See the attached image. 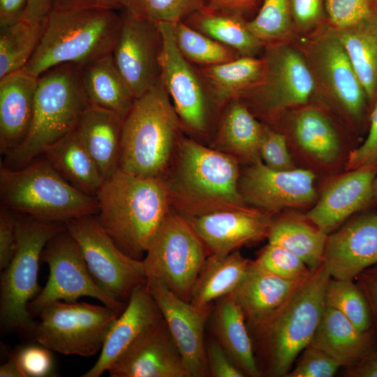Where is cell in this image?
Masks as SVG:
<instances>
[{"label": "cell", "mask_w": 377, "mask_h": 377, "mask_svg": "<svg viewBox=\"0 0 377 377\" xmlns=\"http://www.w3.org/2000/svg\"><path fill=\"white\" fill-rule=\"evenodd\" d=\"M332 276L323 262L276 310L247 325L260 376H286L309 345L326 307Z\"/></svg>", "instance_id": "cell-1"}, {"label": "cell", "mask_w": 377, "mask_h": 377, "mask_svg": "<svg viewBox=\"0 0 377 377\" xmlns=\"http://www.w3.org/2000/svg\"><path fill=\"white\" fill-rule=\"evenodd\" d=\"M96 198V217L103 228L122 251L142 260L170 211L165 180L118 168L104 180Z\"/></svg>", "instance_id": "cell-2"}, {"label": "cell", "mask_w": 377, "mask_h": 377, "mask_svg": "<svg viewBox=\"0 0 377 377\" xmlns=\"http://www.w3.org/2000/svg\"><path fill=\"white\" fill-rule=\"evenodd\" d=\"M120 22L117 10L52 9L38 46L22 69L38 77L57 65L83 66L110 55Z\"/></svg>", "instance_id": "cell-3"}, {"label": "cell", "mask_w": 377, "mask_h": 377, "mask_svg": "<svg viewBox=\"0 0 377 377\" xmlns=\"http://www.w3.org/2000/svg\"><path fill=\"white\" fill-rule=\"evenodd\" d=\"M171 179L165 181L170 200L180 214L191 218L220 209L246 206L239 188L235 156L186 138L178 142Z\"/></svg>", "instance_id": "cell-4"}, {"label": "cell", "mask_w": 377, "mask_h": 377, "mask_svg": "<svg viewBox=\"0 0 377 377\" xmlns=\"http://www.w3.org/2000/svg\"><path fill=\"white\" fill-rule=\"evenodd\" d=\"M89 106L80 66L63 64L43 73L38 77L29 130L23 141L5 156L3 166L18 169L41 156L75 129L81 114Z\"/></svg>", "instance_id": "cell-5"}, {"label": "cell", "mask_w": 377, "mask_h": 377, "mask_svg": "<svg viewBox=\"0 0 377 377\" xmlns=\"http://www.w3.org/2000/svg\"><path fill=\"white\" fill-rule=\"evenodd\" d=\"M182 124L160 77L134 100L123 120L119 168L140 177H162Z\"/></svg>", "instance_id": "cell-6"}, {"label": "cell", "mask_w": 377, "mask_h": 377, "mask_svg": "<svg viewBox=\"0 0 377 377\" xmlns=\"http://www.w3.org/2000/svg\"><path fill=\"white\" fill-rule=\"evenodd\" d=\"M1 206L35 219L66 223L97 215L96 198L68 184L41 155L25 166L0 169Z\"/></svg>", "instance_id": "cell-7"}, {"label": "cell", "mask_w": 377, "mask_h": 377, "mask_svg": "<svg viewBox=\"0 0 377 377\" xmlns=\"http://www.w3.org/2000/svg\"><path fill=\"white\" fill-rule=\"evenodd\" d=\"M66 228L65 223L40 221L17 214L16 250L1 274L2 330L34 336L37 323L27 306L40 291L38 283L39 262L47 242Z\"/></svg>", "instance_id": "cell-8"}, {"label": "cell", "mask_w": 377, "mask_h": 377, "mask_svg": "<svg viewBox=\"0 0 377 377\" xmlns=\"http://www.w3.org/2000/svg\"><path fill=\"white\" fill-rule=\"evenodd\" d=\"M297 47L311 71L315 92L355 129L368 126L371 108L366 92L335 29L329 24L321 26Z\"/></svg>", "instance_id": "cell-9"}, {"label": "cell", "mask_w": 377, "mask_h": 377, "mask_svg": "<svg viewBox=\"0 0 377 377\" xmlns=\"http://www.w3.org/2000/svg\"><path fill=\"white\" fill-rule=\"evenodd\" d=\"M264 66L257 82L238 99L261 117L274 120L288 109L304 106L315 92L304 54L287 40L264 45Z\"/></svg>", "instance_id": "cell-10"}, {"label": "cell", "mask_w": 377, "mask_h": 377, "mask_svg": "<svg viewBox=\"0 0 377 377\" xmlns=\"http://www.w3.org/2000/svg\"><path fill=\"white\" fill-rule=\"evenodd\" d=\"M209 255L188 219L170 211L142 260L147 279L161 282L177 296L190 302Z\"/></svg>", "instance_id": "cell-11"}, {"label": "cell", "mask_w": 377, "mask_h": 377, "mask_svg": "<svg viewBox=\"0 0 377 377\" xmlns=\"http://www.w3.org/2000/svg\"><path fill=\"white\" fill-rule=\"evenodd\" d=\"M119 316L105 305L58 301L40 312L34 337L50 350L90 357L101 350Z\"/></svg>", "instance_id": "cell-12"}, {"label": "cell", "mask_w": 377, "mask_h": 377, "mask_svg": "<svg viewBox=\"0 0 377 377\" xmlns=\"http://www.w3.org/2000/svg\"><path fill=\"white\" fill-rule=\"evenodd\" d=\"M66 226L78 244L94 280L109 297L127 303L134 289L147 283L142 260L122 251L96 215L72 219Z\"/></svg>", "instance_id": "cell-13"}, {"label": "cell", "mask_w": 377, "mask_h": 377, "mask_svg": "<svg viewBox=\"0 0 377 377\" xmlns=\"http://www.w3.org/2000/svg\"><path fill=\"white\" fill-rule=\"evenodd\" d=\"M41 260L48 265L50 274L45 287L28 304L33 318L54 302H75L82 297L96 299L119 314L126 308L127 303L109 297L97 285L78 244L66 228L47 242Z\"/></svg>", "instance_id": "cell-14"}, {"label": "cell", "mask_w": 377, "mask_h": 377, "mask_svg": "<svg viewBox=\"0 0 377 377\" xmlns=\"http://www.w3.org/2000/svg\"><path fill=\"white\" fill-rule=\"evenodd\" d=\"M121 22L112 50L114 63L135 99L161 77L163 37L158 23L121 9Z\"/></svg>", "instance_id": "cell-15"}, {"label": "cell", "mask_w": 377, "mask_h": 377, "mask_svg": "<svg viewBox=\"0 0 377 377\" xmlns=\"http://www.w3.org/2000/svg\"><path fill=\"white\" fill-rule=\"evenodd\" d=\"M157 23L163 37L161 79L182 124L193 132L205 133L209 124V106L214 104L207 85L198 69L179 52L173 23Z\"/></svg>", "instance_id": "cell-16"}, {"label": "cell", "mask_w": 377, "mask_h": 377, "mask_svg": "<svg viewBox=\"0 0 377 377\" xmlns=\"http://www.w3.org/2000/svg\"><path fill=\"white\" fill-rule=\"evenodd\" d=\"M315 179L310 170H274L259 159L244 172L239 188L246 204L272 216L286 209L313 205L318 199Z\"/></svg>", "instance_id": "cell-17"}, {"label": "cell", "mask_w": 377, "mask_h": 377, "mask_svg": "<svg viewBox=\"0 0 377 377\" xmlns=\"http://www.w3.org/2000/svg\"><path fill=\"white\" fill-rule=\"evenodd\" d=\"M147 286L178 347L190 377H209L205 332L214 303L198 307L177 296L160 281L147 279Z\"/></svg>", "instance_id": "cell-18"}, {"label": "cell", "mask_w": 377, "mask_h": 377, "mask_svg": "<svg viewBox=\"0 0 377 377\" xmlns=\"http://www.w3.org/2000/svg\"><path fill=\"white\" fill-rule=\"evenodd\" d=\"M332 278L352 280L377 265V213L364 212L328 235L324 256Z\"/></svg>", "instance_id": "cell-19"}, {"label": "cell", "mask_w": 377, "mask_h": 377, "mask_svg": "<svg viewBox=\"0 0 377 377\" xmlns=\"http://www.w3.org/2000/svg\"><path fill=\"white\" fill-rule=\"evenodd\" d=\"M376 175L377 164L348 170L326 186L304 216L327 235L330 234L374 202L373 184Z\"/></svg>", "instance_id": "cell-20"}, {"label": "cell", "mask_w": 377, "mask_h": 377, "mask_svg": "<svg viewBox=\"0 0 377 377\" xmlns=\"http://www.w3.org/2000/svg\"><path fill=\"white\" fill-rule=\"evenodd\" d=\"M209 254L226 255L268 236L271 216L247 206L187 218Z\"/></svg>", "instance_id": "cell-21"}, {"label": "cell", "mask_w": 377, "mask_h": 377, "mask_svg": "<svg viewBox=\"0 0 377 377\" xmlns=\"http://www.w3.org/2000/svg\"><path fill=\"white\" fill-rule=\"evenodd\" d=\"M108 372L111 377H190L163 317Z\"/></svg>", "instance_id": "cell-22"}, {"label": "cell", "mask_w": 377, "mask_h": 377, "mask_svg": "<svg viewBox=\"0 0 377 377\" xmlns=\"http://www.w3.org/2000/svg\"><path fill=\"white\" fill-rule=\"evenodd\" d=\"M162 317L147 283L135 288L111 327L99 357L82 377H99L108 371Z\"/></svg>", "instance_id": "cell-23"}, {"label": "cell", "mask_w": 377, "mask_h": 377, "mask_svg": "<svg viewBox=\"0 0 377 377\" xmlns=\"http://www.w3.org/2000/svg\"><path fill=\"white\" fill-rule=\"evenodd\" d=\"M38 77L23 69L0 79V151L6 156L26 137L32 120Z\"/></svg>", "instance_id": "cell-24"}, {"label": "cell", "mask_w": 377, "mask_h": 377, "mask_svg": "<svg viewBox=\"0 0 377 377\" xmlns=\"http://www.w3.org/2000/svg\"><path fill=\"white\" fill-rule=\"evenodd\" d=\"M207 327L245 376H260L244 315L232 293L214 302Z\"/></svg>", "instance_id": "cell-25"}, {"label": "cell", "mask_w": 377, "mask_h": 377, "mask_svg": "<svg viewBox=\"0 0 377 377\" xmlns=\"http://www.w3.org/2000/svg\"><path fill=\"white\" fill-rule=\"evenodd\" d=\"M309 345L348 367L377 349V337L373 330H360L341 312L326 306Z\"/></svg>", "instance_id": "cell-26"}, {"label": "cell", "mask_w": 377, "mask_h": 377, "mask_svg": "<svg viewBox=\"0 0 377 377\" xmlns=\"http://www.w3.org/2000/svg\"><path fill=\"white\" fill-rule=\"evenodd\" d=\"M123 120L112 112L90 105L75 128L105 179L119 168Z\"/></svg>", "instance_id": "cell-27"}, {"label": "cell", "mask_w": 377, "mask_h": 377, "mask_svg": "<svg viewBox=\"0 0 377 377\" xmlns=\"http://www.w3.org/2000/svg\"><path fill=\"white\" fill-rule=\"evenodd\" d=\"M305 278L283 279L251 260L246 275L232 293L243 311L246 324L251 325L280 306Z\"/></svg>", "instance_id": "cell-28"}, {"label": "cell", "mask_w": 377, "mask_h": 377, "mask_svg": "<svg viewBox=\"0 0 377 377\" xmlns=\"http://www.w3.org/2000/svg\"><path fill=\"white\" fill-rule=\"evenodd\" d=\"M42 155L72 186L96 198L105 179L75 129L50 146Z\"/></svg>", "instance_id": "cell-29"}, {"label": "cell", "mask_w": 377, "mask_h": 377, "mask_svg": "<svg viewBox=\"0 0 377 377\" xmlns=\"http://www.w3.org/2000/svg\"><path fill=\"white\" fill-rule=\"evenodd\" d=\"M335 31L364 89L371 110L377 101V8L375 3L364 17Z\"/></svg>", "instance_id": "cell-30"}, {"label": "cell", "mask_w": 377, "mask_h": 377, "mask_svg": "<svg viewBox=\"0 0 377 377\" xmlns=\"http://www.w3.org/2000/svg\"><path fill=\"white\" fill-rule=\"evenodd\" d=\"M290 127L297 146L315 162L329 166L340 158L341 140L333 123L323 110L302 106L293 116Z\"/></svg>", "instance_id": "cell-31"}, {"label": "cell", "mask_w": 377, "mask_h": 377, "mask_svg": "<svg viewBox=\"0 0 377 377\" xmlns=\"http://www.w3.org/2000/svg\"><path fill=\"white\" fill-rule=\"evenodd\" d=\"M251 263V260L243 257L238 249L226 255L209 254L198 276L190 302L205 307L233 293Z\"/></svg>", "instance_id": "cell-32"}, {"label": "cell", "mask_w": 377, "mask_h": 377, "mask_svg": "<svg viewBox=\"0 0 377 377\" xmlns=\"http://www.w3.org/2000/svg\"><path fill=\"white\" fill-rule=\"evenodd\" d=\"M83 87L91 106L124 119L135 98L117 70L112 54L81 66Z\"/></svg>", "instance_id": "cell-33"}, {"label": "cell", "mask_w": 377, "mask_h": 377, "mask_svg": "<svg viewBox=\"0 0 377 377\" xmlns=\"http://www.w3.org/2000/svg\"><path fill=\"white\" fill-rule=\"evenodd\" d=\"M216 140L221 151L253 163L260 158L259 149L264 124L240 99L227 103ZM219 150V151H221Z\"/></svg>", "instance_id": "cell-34"}, {"label": "cell", "mask_w": 377, "mask_h": 377, "mask_svg": "<svg viewBox=\"0 0 377 377\" xmlns=\"http://www.w3.org/2000/svg\"><path fill=\"white\" fill-rule=\"evenodd\" d=\"M184 22L240 56L255 57L265 45L249 31L239 13L205 6Z\"/></svg>", "instance_id": "cell-35"}, {"label": "cell", "mask_w": 377, "mask_h": 377, "mask_svg": "<svg viewBox=\"0 0 377 377\" xmlns=\"http://www.w3.org/2000/svg\"><path fill=\"white\" fill-rule=\"evenodd\" d=\"M264 62L263 58L240 56L221 64L198 69L214 104L222 106L239 98L259 80Z\"/></svg>", "instance_id": "cell-36"}, {"label": "cell", "mask_w": 377, "mask_h": 377, "mask_svg": "<svg viewBox=\"0 0 377 377\" xmlns=\"http://www.w3.org/2000/svg\"><path fill=\"white\" fill-rule=\"evenodd\" d=\"M327 236L304 216H285L272 221L267 239L296 255L312 270L323 262Z\"/></svg>", "instance_id": "cell-37"}, {"label": "cell", "mask_w": 377, "mask_h": 377, "mask_svg": "<svg viewBox=\"0 0 377 377\" xmlns=\"http://www.w3.org/2000/svg\"><path fill=\"white\" fill-rule=\"evenodd\" d=\"M44 24L21 20L0 25V79L25 66L38 46Z\"/></svg>", "instance_id": "cell-38"}, {"label": "cell", "mask_w": 377, "mask_h": 377, "mask_svg": "<svg viewBox=\"0 0 377 377\" xmlns=\"http://www.w3.org/2000/svg\"><path fill=\"white\" fill-rule=\"evenodd\" d=\"M176 45L183 57L191 64L208 66L229 61L240 57L239 53L183 21L173 23Z\"/></svg>", "instance_id": "cell-39"}, {"label": "cell", "mask_w": 377, "mask_h": 377, "mask_svg": "<svg viewBox=\"0 0 377 377\" xmlns=\"http://www.w3.org/2000/svg\"><path fill=\"white\" fill-rule=\"evenodd\" d=\"M326 306L341 312L360 330H372L367 300L353 281L331 278L326 292Z\"/></svg>", "instance_id": "cell-40"}, {"label": "cell", "mask_w": 377, "mask_h": 377, "mask_svg": "<svg viewBox=\"0 0 377 377\" xmlns=\"http://www.w3.org/2000/svg\"><path fill=\"white\" fill-rule=\"evenodd\" d=\"M246 25L265 44L287 40L293 27L290 0H264L257 16Z\"/></svg>", "instance_id": "cell-41"}, {"label": "cell", "mask_w": 377, "mask_h": 377, "mask_svg": "<svg viewBox=\"0 0 377 377\" xmlns=\"http://www.w3.org/2000/svg\"><path fill=\"white\" fill-rule=\"evenodd\" d=\"M205 6V0H122V8L156 22H184Z\"/></svg>", "instance_id": "cell-42"}, {"label": "cell", "mask_w": 377, "mask_h": 377, "mask_svg": "<svg viewBox=\"0 0 377 377\" xmlns=\"http://www.w3.org/2000/svg\"><path fill=\"white\" fill-rule=\"evenodd\" d=\"M254 261L264 269L286 279H302L311 272L296 255L282 246L270 243L260 251Z\"/></svg>", "instance_id": "cell-43"}, {"label": "cell", "mask_w": 377, "mask_h": 377, "mask_svg": "<svg viewBox=\"0 0 377 377\" xmlns=\"http://www.w3.org/2000/svg\"><path fill=\"white\" fill-rule=\"evenodd\" d=\"M259 153L262 161L270 169L289 170L295 168L286 137L266 125L264 126Z\"/></svg>", "instance_id": "cell-44"}, {"label": "cell", "mask_w": 377, "mask_h": 377, "mask_svg": "<svg viewBox=\"0 0 377 377\" xmlns=\"http://www.w3.org/2000/svg\"><path fill=\"white\" fill-rule=\"evenodd\" d=\"M339 367L327 353L309 345L302 350L296 366L286 377H332Z\"/></svg>", "instance_id": "cell-45"}, {"label": "cell", "mask_w": 377, "mask_h": 377, "mask_svg": "<svg viewBox=\"0 0 377 377\" xmlns=\"http://www.w3.org/2000/svg\"><path fill=\"white\" fill-rule=\"evenodd\" d=\"M329 24L335 29L347 27L369 13L374 0H324Z\"/></svg>", "instance_id": "cell-46"}, {"label": "cell", "mask_w": 377, "mask_h": 377, "mask_svg": "<svg viewBox=\"0 0 377 377\" xmlns=\"http://www.w3.org/2000/svg\"><path fill=\"white\" fill-rule=\"evenodd\" d=\"M14 354L27 376L45 377L54 374L50 350L41 344L24 346Z\"/></svg>", "instance_id": "cell-47"}, {"label": "cell", "mask_w": 377, "mask_h": 377, "mask_svg": "<svg viewBox=\"0 0 377 377\" xmlns=\"http://www.w3.org/2000/svg\"><path fill=\"white\" fill-rule=\"evenodd\" d=\"M346 161L347 170L377 164V101L370 112L365 139L362 144L350 151Z\"/></svg>", "instance_id": "cell-48"}, {"label": "cell", "mask_w": 377, "mask_h": 377, "mask_svg": "<svg viewBox=\"0 0 377 377\" xmlns=\"http://www.w3.org/2000/svg\"><path fill=\"white\" fill-rule=\"evenodd\" d=\"M205 350L207 367L211 377H244L218 341L211 334L206 336Z\"/></svg>", "instance_id": "cell-49"}, {"label": "cell", "mask_w": 377, "mask_h": 377, "mask_svg": "<svg viewBox=\"0 0 377 377\" xmlns=\"http://www.w3.org/2000/svg\"><path fill=\"white\" fill-rule=\"evenodd\" d=\"M293 26L300 31L316 28L324 16V0H290Z\"/></svg>", "instance_id": "cell-50"}, {"label": "cell", "mask_w": 377, "mask_h": 377, "mask_svg": "<svg viewBox=\"0 0 377 377\" xmlns=\"http://www.w3.org/2000/svg\"><path fill=\"white\" fill-rule=\"evenodd\" d=\"M17 214L6 207L0 209V269L10 263L17 246Z\"/></svg>", "instance_id": "cell-51"}, {"label": "cell", "mask_w": 377, "mask_h": 377, "mask_svg": "<svg viewBox=\"0 0 377 377\" xmlns=\"http://www.w3.org/2000/svg\"><path fill=\"white\" fill-rule=\"evenodd\" d=\"M356 279L367 300L372 319L371 330L377 337V265L364 270Z\"/></svg>", "instance_id": "cell-52"}, {"label": "cell", "mask_w": 377, "mask_h": 377, "mask_svg": "<svg viewBox=\"0 0 377 377\" xmlns=\"http://www.w3.org/2000/svg\"><path fill=\"white\" fill-rule=\"evenodd\" d=\"M122 8V0H54L52 9L105 8L119 10Z\"/></svg>", "instance_id": "cell-53"}, {"label": "cell", "mask_w": 377, "mask_h": 377, "mask_svg": "<svg viewBox=\"0 0 377 377\" xmlns=\"http://www.w3.org/2000/svg\"><path fill=\"white\" fill-rule=\"evenodd\" d=\"M26 6V0H0V25L22 20Z\"/></svg>", "instance_id": "cell-54"}, {"label": "cell", "mask_w": 377, "mask_h": 377, "mask_svg": "<svg viewBox=\"0 0 377 377\" xmlns=\"http://www.w3.org/2000/svg\"><path fill=\"white\" fill-rule=\"evenodd\" d=\"M22 20L33 23H43L53 8L54 0H26Z\"/></svg>", "instance_id": "cell-55"}, {"label": "cell", "mask_w": 377, "mask_h": 377, "mask_svg": "<svg viewBox=\"0 0 377 377\" xmlns=\"http://www.w3.org/2000/svg\"><path fill=\"white\" fill-rule=\"evenodd\" d=\"M348 368L347 374L349 376L377 377V349Z\"/></svg>", "instance_id": "cell-56"}, {"label": "cell", "mask_w": 377, "mask_h": 377, "mask_svg": "<svg viewBox=\"0 0 377 377\" xmlns=\"http://www.w3.org/2000/svg\"><path fill=\"white\" fill-rule=\"evenodd\" d=\"M256 0H205L206 6L241 13Z\"/></svg>", "instance_id": "cell-57"}, {"label": "cell", "mask_w": 377, "mask_h": 377, "mask_svg": "<svg viewBox=\"0 0 377 377\" xmlns=\"http://www.w3.org/2000/svg\"><path fill=\"white\" fill-rule=\"evenodd\" d=\"M1 377H27L15 354L10 355L8 361L0 367Z\"/></svg>", "instance_id": "cell-58"}, {"label": "cell", "mask_w": 377, "mask_h": 377, "mask_svg": "<svg viewBox=\"0 0 377 377\" xmlns=\"http://www.w3.org/2000/svg\"><path fill=\"white\" fill-rule=\"evenodd\" d=\"M373 196H374V202L377 205V175L374 179L373 184Z\"/></svg>", "instance_id": "cell-59"}, {"label": "cell", "mask_w": 377, "mask_h": 377, "mask_svg": "<svg viewBox=\"0 0 377 377\" xmlns=\"http://www.w3.org/2000/svg\"><path fill=\"white\" fill-rule=\"evenodd\" d=\"M374 3H375V5H376V8H377V0H374Z\"/></svg>", "instance_id": "cell-60"}]
</instances>
